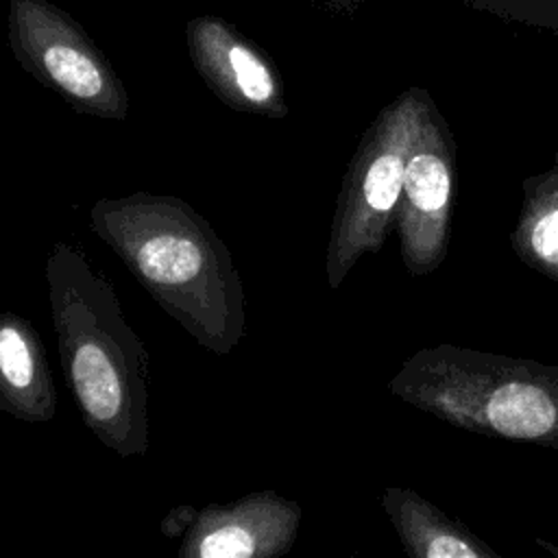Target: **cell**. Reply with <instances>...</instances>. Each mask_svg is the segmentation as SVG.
<instances>
[{
	"mask_svg": "<svg viewBox=\"0 0 558 558\" xmlns=\"http://www.w3.org/2000/svg\"><path fill=\"white\" fill-rule=\"evenodd\" d=\"M381 508L412 558H499V554L412 488L388 486Z\"/></svg>",
	"mask_w": 558,
	"mask_h": 558,
	"instance_id": "obj_10",
	"label": "cell"
},
{
	"mask_svg": "<svg viewBox=\"0 0 558 558\" xmlns=\"http://www.w3.org/2000/svg\"><path fill=\"white\" fill-rule=\"evenodd\" d=\"M192 63L205 85L231 109L266 118H286L283 83L270 59L242 33L218 17L187 24Z\"/></svg>",
	"mask_w": 558,
	"mask_h": 558,
	"instance_id": "obj_8",
	"label": "cell"
},
{
	"mask_svg": "<svg viewBox=\"0 0 558 558\" xmlns=\"http://www.w3.org/2000/svg\"><path fill=\"white\" fill-rule=\"evenodd\" d=\"M89 229L205 351L227 355L244 338L242 277L225 240L190 203L144 190L100 198Z\"/></svg>",
	"mask_w": 558,
	"mask_h": 558,
	"instance_id": "obj_1",
	"label": "cell"
},
{
	"mask_svg": "<svg viewBox=\"0 0 558 558\" xmlns=\"http://www.w3.org/2000/svg\"><path fill=\"white\" fill-rule=\"evenodd\" d=\"M510 246L530 270L558 283V150L545 170L523 179Z\"/></svg>",
	"mask_w": 558,
	"mask_h": 558,
	"instance_id": "obj_11",
	"label": "cell"
},
{
	"mask_svg": "<svg viewBox=\"0 0 558 558\" xmlns=\"http://www.w3.org/2000/svg\"><path fill=\"white\" fill-rule=\"evenodd\" d=\"M456 201V142L429 98L405 161L395 231L401 262L412 277L434 272L447 257Z\"/></svg>",
	"mask_w": 558,
	"mask_h": 558,
	"instance_id": "obj_6",
	"label": "cell"
},
{
	"mask_svg": "<svg viewBox=\"0 0 558 558\" xmlns=\"http://www.w3.org/2000/svg\"><path fill=\"white\" fill-rule=\"evenodd\" d=\"M388 390L453 427L558 451V364L436 344L412 353Z\"/></svg>",
	"mask_w": 558,
	"mask_h": 558,
	"instance_id": "obj_3",
	"label": "cell"
},
{
	"mask_svg": "<svg viewBox=\"0 0 558 558\" xmlns=\"http://www.w3.org/2000/svg\"><path fill=\"white\" fill-rule=\"evenodd\" d=\"M9 7L11 48L28 74L83 116L126 118L124 83L74 20L46 0H9Z\"/></svg>",
	"mask_w": 558,
	"mask_h": 558,
	"instance_id": "obj_5",
	"label": "cell"
},
{
	"mask_svg": "<svg viewBox=\"0 0 558 558\" xmlns=\"http://www.w3.org/2000/svg\"><path fill=\"white\" fill-rule=\"evenodd\" d=\"M429 98L425 89L410 87L386 105L364 131L342 177L331 218L325 255L331 290L342 286L366 253H377L395 229L408 153Z\"/></svg>",
	"mask_w": 558,
	"mask_h": 558,
	"instance_id": "obj_4",
	"label": "cell"
},
{
	"mask_svg": "<svg viewBox=\"0 0 558 558\" xmlns=\"http://www.w3.org/2000/svg\"><path fill=\"white\" fill-rule=\"evenodd\" d=\"M490 11L558 35V0H475Z\"/></svg>",
	"mask_w": 558,
	"mask_h": 558,
	"instance_id": "obj_12",
	"label": "cell"
},
{
	"mask_svg": "<svg viewBox=\"0 0 558 558\" xmlns=\"http://www.w3.org/2000/svg\"><path fill=\"white\" fill-rule=\"evenodd\" d=\"M0 410L26 423H46L57 412V390L39 331L20 314L0 318Z\"/></svg>",
	"mask_w": 558,
	"mask_h": 558,
	"instance_id": "obj_9",
	"label": "cell"
},
{
	"mask_svg": "<svg viewBox=\"0 0 558 558\" xmlns=\"http://www.w3.org/2000/svg\"><path fill=\"white\" fill-rule=\"evenodd\" d=\"M46 283L59 357L87 429L122 458L148 451V351L122 303L74 242H57Z\"/></svg>",
	"mask_w": 558,
	"mask_h": 558,
	"instance_id": "obj_2",
	"label": "cell"
},
{
	"mask_svg": "<svg viewBox=\"0 0 558 558\" xmlns=\"http://www.w3.org/2000/svg\"><path fill=\"white\" fill-rule=\"evenodd\" d=\"M301 504L272 488L246 493L229 504L198 508L181 538L179 558H277L288 554L299 534Z\"/></svg>",
	"mask_w": 558,
	"mask_h": 558,
	"instance_id": "obj_7",
	"label": "cell"
},
{
	"mask_svg": "<svg viewBox=\"0 0 558 558\" xmlns=\"http://www.w3.org/2000/svg\"><path fill=\"white\" fill-rule=\"evenodd\" d=\"M198 514V508L190 506V504H183V506H174L166 512V517L161 519L159 523V532L166 536V538H183L185 532L192 527L194 519Z\"/></svg>",
	"mask_w": 558,
	"mask_h": 558,
	"instance_id": "obj_13",
	"label": "cell"
}]
</instances>
